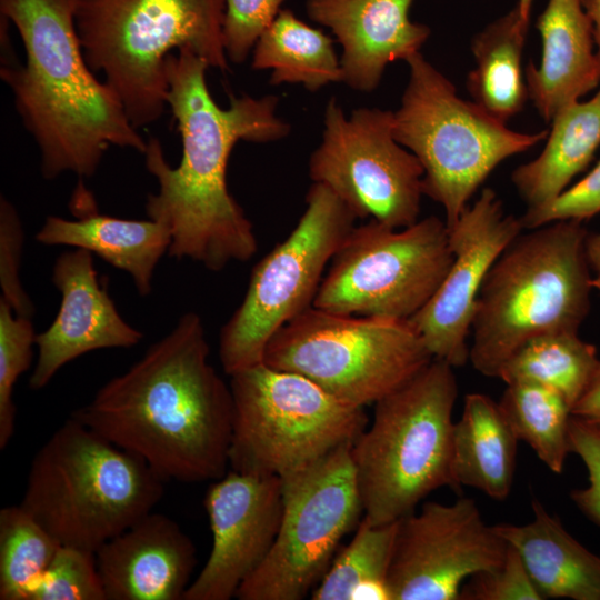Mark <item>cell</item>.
I'll use <instances>...</instances> for the list:
<instances>
[{
  "mask_svg": "<svg viewBox=\"0 0 600 600\" xmlns=\"http://www.w3.org/2000/svg\"><path fill=\"white\" fill-rule=\"evenodd\" d=\"M208 68L187 48L166 59L167 103L178 124L182 156L171 167L160 141L147 140L146 168L159 190L148 194L146 213L169 230L170 257L220 271L258 251L253 226L228 189L230 153L240 140L277 141L291 128L276 113V96H231L228 108L219 107L207 86Z\"/></svg>",
  "mask_w": 600,
  "mask_h": 600,
  "instance_id": "1",
  "label": "cell"
},
{
  "mask_svg": "<svg viewBox=\"0 0 600 600\" xmlns=\"http://www.w3.org/2000/svg\"><path fill=\"white\" fill-rule=\"evenodd\" d=\"M209 353L201 317L187 312L71 416L164 481H214L229 466L233 399Z\"/></svg>",
  "mask_w": 600,
  "mask_h": 600,
  "instance_id": "2",
  "label": "cell"
},
{
  "mask_svg": "<svg viewBox=\"0 0 600 600\" xmlns=\"http://www.w3.org/2000/svg\"><path fill=\"white\" fill-rule=\"evenodd\" d=\"M78 0H0L26 51L23 66L4 63L0 77L40 150L42 176L92 177L109 147L142 154L147 141L117 93L86 61L76 28Z\"/></svg>",
  "mask_w": 600,
  "mask_h": 600,
  "instance_id": "3",
  "label": "cell"
},
{
  "mask_svg": "<svg viewBox=\"0 0 600 600\" xmlns=\"http://www.w3.org/2000/svg\"><path fill=\"white\" fill-rule=\"evenodd\" d=\"M587 236L581 221H553L520 233L498 257L471 322L469 361L479 373L498 378L504 362L532 338L578 333L593 287Z\"/></svg>",
  "mask_w": 600,
  "mask_h": 600,
  "instance_id": "4",
  "label": "cell"
},
{
  "mask_svg": "<svg viewBox=\"0 0 600 600\" xmlns=\"http://www.w3.org/2000/svg\"><path fill=\"white\" fill-rule=\"evenodd\" d=\"M164 482L70 416L34 454L20 506L61 546L96 553L152 511Z\"/></svg>",
  "mask_w": 600,
  "mask_h": 600,
  "instance_id": "5",
  "label": "cell"
},
{
  "mask_svg": "<svg viewBox=\"0 0 600 600\" xmlns=\"http://www.w3.org/2000/svg\"><path fill=\"white\" fill-rule=\"evenodd\" d=\"M224 8V0H78L74 21L87 63L103 73L139 129L168 106L166 59L174 49L229 69Z\"/></svg>",
  "mask_w": 600,
  "mask_h": 600,
  "instance_id": "6",
  "label": "cell"
},
{
  "mask_svg": "<svg viewBox=\"0 0 600 600\" xmlns=\"http://www.w3.org/2000/svg\"><path fill=\"white\" fill-rule=\"evenodd\" d=\"M453 367L433 358L403 386L374 403L370 427L351 447L363 518L401 519L452 480Z\"/></svg>",
  "mask_w": 600,
  "mask_h": 600,
  "instance_id": "7",
  "label": "cell"
},
{
  "mask_svg": "<svg viewBox=\"0 0 600 600\" xmlns=\"http://www.w3.org/2000/svg\"><path fill=\"white\" fill-rule=\"evenodd\" d=\"M406 62L410 76L393 111V136L420 161L423 194L443 208L450 228L502 161L547 139L548 131L511 130L461 99L453 83L420 52Z\"/></svg>",
  "mask_w": 600,
  "mask_h": 600,
  "instance_id": "8",
  "label": "cell"
},
{
  "mask_svg": "<svg viewBox=\"0 0 600 600\" xmlns=\"http://www.w3.org/2000/svg\"><path fill=\"white\" fill-rule=\"evenodd\" d=\"M230 377L231 470L284 478L353 444L367 427L363 408L301 374L261 362Z\"/></svg>",
  "mask_w": 600,
  "mask_h": 600,
  "instance_id": "9",
  "label": "cell"
},
{
  "mask_svg": "<svg viewBox=\"0 0 600 600\" xmlns=\"http://www.w3.org/2000/svg\"><path fill=\"white\" fill-rule=\"evenodd\" d=\"M433 357L408 320L310 307L269 341L262 362L301 374L338 400L364 408L393 392Z\"/></svg>",
  "mask_w": 600,
  "mask_h": 600,
  "instance_id": "10",
  "label": "cell"
},
{
  "mask_svg": "<svg viewBox=\"0 0 600 600\" xmlns=\"http://www.w3.org/2000/svg\"><path fill=\"white\" fill-rule=\"evenodd\" d=\"M356 220L328 187L312 182L297 226L253 267L241 303L220 330L219 357L227 374L261 363L271 338L312 307Z\"/></svg>",
  "mask_w": 600,
  "mask_h": 600,
  "instance_id": "11",
  "label": "cell"
},
{
  "mask_svg": "<svg viewBox=\"0 0 600 600\" xmlns=\"http://www.w3.org/2000/svg\"><path fill=\"white\" fill-rule=\"evenodd\" d=\"M453 261L444 220L396 229L353 227L333 254L313 307L340 314L409 320L434 294Z\"/></svg>",
  "mask_w": 600,
  "mask_h": 600,
  "instance_id": "12",
  "label": "cell"
},
{
  "mask_svg": "<svg viewBox=\"0 0 600 600\" xmlns=\"http://www.w3.org/2000/svg\"><path fill=\"white\" fill-rule=\"evenodd\" d=\"M351 447L280 478L283 510L276 541L241 583L237 599L301 600L311 594L341 539L363 516Z\"/></svg>",
  "mask_w": 600,
  "mask_h": 600,
  "instance_id": "13",
  "label": "cell"
},
{
  "mask_svg": "<svg viewBox=\"0 0 600 600\" xmlns=\"http://www.w3.org/2000/svg\"><path fill=\"white\" fill-rule=\"evenodd\" d=\"M309 176L328 187L357 219L396 229L419 220L423 168L394 139L393 111L358 108L347 117L337 98H330Z\"/></svg>",
  "mask_w": 600,
  "mask_h": 600,
  "instance_id": "14",
  "label": "cell"
},
{
  "mask_svg": "<svg viewBox=\"0 0 600 600\" xmlns=\"http://www.w3.org/2000/svg\"><path fill=\"white\" fill-rule=\"evenodd\" d=\"M508 543L474 500L428 501L399 519L388 573L392 600H459L473 574L499 566Z\"/></svg>",
  "mask_w": 600,
  "mask_h": 600,
  "instance_id": "15",
  "label": "cell"
},
{
  "mask_svg": "<svg viewBox=\"0 0 600 600\" xmlns=\"http://www.w3.org/2000/svg\"><path fill=\"white\" fill-rule=\"evenodd\" d=\"M522 230L520 218L506 213L490 188L448 228L450 269L431 299L408 320L433 358L453 368L469 361L468 337L484 278Z\"/></svg>",
  "mask_w": 600,
  "mask_h": 600,
  "instance_id": "16",
  "label": "cell"
},
{
  "mask_svg": "<svg viewBox=\"0 0 600 600\" xmlns=\"http://www.w3.org/2000/svg\"><path fill=\"white\" fill-rule=\"evenodd\" d=\"M212 548L183 600H230L270 552L282 518L277 476L234 470L214 480L204 496Z\"/></svg>",
  "mask_w": 600,
  "mask_h": 600,
  "instance_id": "17",
  "label": "cell"
},
{
  "mask_svg": "<svg viewBox=\"0 0 600 600\" xmlns=\"http://www.w3.org/2000/svg\"><path fill=\"white\" fill-rule=\"evenodd\" d=\"M52 282L61 303L50 327L37 334L38 358L29 379L32 390L44 388L64 364L82 354L131 348L143 338L118 312L88 250L62 252L56 259Z\"/></svg>",
  "mask_w": 600,
  "mask_h": 600,
  "instance_id": "18",
  "label": "cell"
},
{
  "mask_svg": "<svg viewBox=\"0 0 600 600\" xmlns=\"http://www.w3.org/2000/svg\"><path fill=\"white\" fill-rule=\"evenodd\" d=\"M412 0H306L308 17L334 34L342 48V82L371 92L388 63L420 52L430 36L428 26L414 22Z\"/></svg>",
  "mask_w": 600,
  "mask_h": 600,
  "instance_id": "19",
  "label": "cell"
},
{
  "mask_svg": "<svg viewBox=\"0 0 600 600\" xmlns=\"http://www.w3.org/2000/svg\"><path fill=\"white\" fill-rule=\"evenodd\" d=\"M107 600H183L197 563L179 524L150 512L96 552Z\"/></svg>",
  "mask_w": 600,
  "mask_h": 600,
  "instance_id": "20",
  "label": "cell"
},
{
  "mask_svg": "<svg viewBox=\"0 0 600 600\" xmlns=\"http://www.w3.org/2000/svg\"><path fill=\"white\" fill-rule=\"evenodd\" d=\"M537 28L542 40L539 66L524 70L529 99L544 121L578 101L600 82L592 23L582 0H548Z\"/></svg>",
  "mask_w": 600,
  "mask_h": 600,
  "instance_id": "21",
  "label": "cell"
},
{
  "mask_svg": "<svg viewBox=\"0 0 600 600\" xmlns=\"http://www.w3.org/2000/svg\"><path fill=\"white\" fill-rule=\"evenodd\" d=\"M71 203L77 219L49 216L36 240L47 246L88 250L129 273L138 293L148 296L154 269L171 243L167 227L149 218L134 220L100 214L91 193L83 187L77 188Z\"/></svg>",
  "mask_w": 600,
  "mask_h": 600,
  "instance_id": "22",
  "label": "cell"
},
{
  "mask_svg": "<svg viewBox=\"0 0 600 600\" xmlns=\"http://www.w3.org/2000/svg\"><path fill=\"white\" fill-rule=\"evenodd\" d=\"M533 519L526 524H493L520 554L543 599L600 600V557L583 547L532 499Z\"/></svg>",
  "mask_w": 600,
  "mask_h": 600,
  "instance_id": "23",
  "label": "cell"
},
{
  "mask_svg": "<svg viewBox=\"0 0 600 600\" xmlns=\"http://www.w3.org/2000/svg\"><path fill=\"white\" fill-rule=\"evenodd\" d=\"M518 439L498 402L483 393H468L453 424V490L471 487L493 500L508 498L516 471Z\"/></svg>",
  "mask_w": 600,
  "mask_h": 600,
  "instance_id": "24",
  "label": "cell"
},
{
  "mask_svg": "<svg viewBox=\"0 0 600 600\" xmlns=\"http://www.w3.org/2000/svg\"><path fill=\"white\" fill-rule=\"evenodd\" d=\"M551 122L542 152L511 174L528 208L554 200L592 160L600 146V90L587 101L563 107Z\"/></svg>",
  "mask_w": 600,
  "mask_h": 600,
  "instance_id": "25",
  "label": "cell"
},
{
  "mask_svg": "<svg viewBox=\"0 0 600 600\" xmlns=\"http://www.w3.org/2000/svg\"><path fill=\"white\" fill-rule=\"evenodd\" d=\"M528 26L516 4L471 41L476 66L467 89L473 103L503 123L521 112L529 99L521 66Z\"/></svg>",
  "mask_w": 600,
  "mask_h": 600,
  "instance_id": "26",
  "label": "cell"
},
{
  "mask_svg": "<svg viewBox=\"0 0 600 600\" xmlns=\"http://www.w3.org/2000/svg\"><path fill=\"white\" fill-rule=\"evenodd\" d=\"M251 67L271 70L269 82L273 86L299 83L311 92L342 82L340 59L332 39L289 9H281L257 41Z\"/></svg>",
  "mask_w": 600,
  "mask_h": 600,
  "instance_id": "27",
  "label": "cell"
},
{
  "mask_svg": "<svg viewBox=\"0 0 600 600\" xmlns=\"http://www.w3.org/2000/svg\"><path fill=\"white\" fill-rule=\"evenodd\" d=\"M399 520L372 524L363 517L352 540L333 558L310 598L313 600H392L388 573Z\"/></svg>",
  "mask_w": 600,
  "mask_h": 600,
  "instance_id": "28",
  "label": "cell"
},
{
  "mask_svg": "<svg viewBox=\"0 0 600 600\" xmlns=\"http://www.w3.org/2000/svg\"><path fill=\"white\" fill-rule=\"evenodd\" d=\"M597 349L578 333H548L522 344L501 367L506 384L532 382L558 392L572 408L589 386L599 364Z\"/></svg>",
  "mask_w": 600,
  "mask_h": 600,
  "instance_id": "29",
  "label": "cell"
},
{
  "mask_svg": "<svg viewBox=\"0 0 600 600\" xmlns=\"http://www.w3.org/2000/svg\"><path fill=\"white\" fill-rule=\"evenodd\" d=\"M498 406L512 432L554 473L571 453V407L554 390L532 382L508 383Z\"/></svg>",
  "mask_w": 600,
  "mask_h": 600,
  "instance_id": "30",
  "label": "cell"
},
{
  "mask_svg": "<svg viewBox=\"0 0 600 600\" xmlns=\"http://www.w3.org/2000/svg\"><path fill=\"white\" fill-rule=\"evenodd\" d=\"M61 544L20 504L0 510V599L28 600Z\"/></svg>",
  "mask_w": 600,
  "mask_h": 600,
  "instance_id": "31",
  "label": "cell"
},
{
  "mask_svg": "<svg viewBox=\"0 0 600 600\" xmlns=\"http://www.w3.org/2000/svg\"><path fill=\"white\" fill-rule=\"evenodd\" d=\"M36 338L31 318L16 314L0 298V449L8 446L14 433L13 388L31 366Z\"/></svg>",
  "mask_w": 600,
  "mask_h": 600,
  "instance_id": "32",
  "label": "cell"
},
{
  "mask_svg": "<svg viewBox=\"0 0 600 600\" xmlns=\"http://www.w3.org/2000/svg\"><path fill=\"white\" fill-rule=\"evenodd\" d=\"M28 600H107L96 553L60 546Z\"/></svg>",
  "mask_w": 600,
  "mask_h": 600,
  "instance_id": "33",
  "label": "cell"
},
{
  "mask_svg": "<svg viewBox=\"0 0 600 600\" xmlns=\"http://www.w3.org/2000/svg\"><path fill=\"white\" fill-rule=\"evenodd\" d=\"M286 0H224L222 41L227 59L242 63Z\"/></svg>",
  "mask_w": 600,
  "mask_h": 600,
  "instance_id": "34",
  "label": "cell"
},
{
  "mask_svg": "<svg viewBox=\"0 0 600 600\" xmlns=\"http://www.w3.org/2000/svg\"><path fill=\"white\" fill-rule=\"evenodd\" d=\"M459 600H543L518 551L508 544L503 561L471 576L461 587Z\"/></svg>",
  "mask_w": 600,
  "mask_h": 600,
  "instance_id": "35",
  "label": "cell"
},
{
  "mask_svg": "<svg viewBox=\"0 0 600 600\" xmlns=\"http://www.w3.org/2000/svg\"><path fill=\"white\" fill-rule=\"evenodd\" d=\"M24 242L21 220L14 207L0 200V287L1 298L16 314L32 318L34 307L24 291L19 273Z\"/></svg>",
  "mask_w": 600,
  "mask_h": 600,
  "instance_id": "36",
  "label": "cell"
},
{
  "mask_svg": "<svg viewBox=\"0 0 600 600\" xmlns=\"http://www.w3.org/2000/svg\"><path fill=\"white\" fill-rule=\"evenodd\" d=\"M600 212V161L574 186L567 188L554 200L528 208L520 217L523 229L530 230L553 221H582Z\"/></svg>",
  "mask_w": 600,
  "mask_h": 600,
  "instance_id": "37",
  "label": "cell"
},
{
  "mask_svg": "<svg viewBox=\"0 0 600 600\" xmlns=\"http://www.w3.org/2000/svg\"><path fill=\"white\" fill-rule=\"evenodd\" d=\"M569 440L571 453L580 457L588 471V486L573 489L570 498L588 519L600 526V428L572 416Z\"/></svg>",
  "mask_w": 600,
  "mask_h": 600,
  "instance_id": "38",
  "label": "cell"
},
{
  "mask_svg": "<svg viewBox=\"0 0 600 600\" xmlns=\"http://www.w3.org/2000/svg\"><path fill=\"white\" fill-rule=\"evenodd\" d=\"M573 417L600 428V361L586 391L571 410Z\"/></svg>",
  "mask_w": 600,
  "mask_h": 600,
  "instance_id": "39",
  "label": "cell"
},
{
  "mask_svg": "<svg viewBox=\"0 0 600 600\" xmlns=\"http://www.w3.org/2000/svg\"><path fill=\"white\" fill-rule=\"evenodd\" d=\"M584 247L589 267L596 274V278L592 279L593 287H597L600 291V233L588 234Z\"/></svg>",
  "mask_w": 600,
  "mask_h": 600,
  "instance_id": "40",
  "label": "cell"
},
{
  "mask_svg": "<svg viewBox=\"0 0 600 600\" xmlns=\"http://www.w3.org/2000/svg\"><path fill=\"white\" fill-rule=\"evenodd\" d=\"M582 3L592 23L596 57L600 70V0H582Z\"/></svg>",
  "mask_w": 600,
  "mask_h": 600,
  "instance_id": "41",
  "label": "cell"
},
{
  "mask_svg": "<svg viewBox=\"0 0 600 600\" xmlns=\"http://www.w3.org/2000/svg\"><path fill=\"white\" fill-rule=\"evenodd\" d=\"M533 0H518L516 3L519 8V11L523 19L527 21H530V12L532 8Z\"/></svg>",
  "mask_w": 600,
  "mask_h": 600,
  "instance_id": "42",
  "label": "cell"
}]
</instances>
